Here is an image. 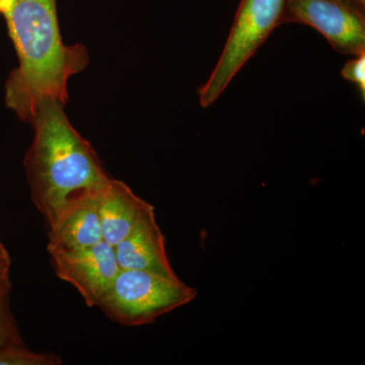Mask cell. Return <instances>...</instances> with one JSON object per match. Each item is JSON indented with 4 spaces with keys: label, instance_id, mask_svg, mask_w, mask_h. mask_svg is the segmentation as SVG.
Segmentation results:
<instances>
[{
    "label": "cell",
    "instance_id": "obj_12",
    "mask_svg": "<svg viewBox=\"0 0 365 365\" xmlns=\"http://www.w3.org/2000/svg\"><path fill=\"white\" fill-rule=\"evenodd\" d=\"M341 76L347 81L354 83L359 88L362 98H365V53L356 55L347 61L341 71Z\"/></svg>",
    "mask_w": 365,
    "mask_h": 365
},
{
    "label": "cell",
    "instance_id": "obj_5",
    "mask_svg": "<svg viewBox=\"0 0 365 365\" xmlns=\"http://www.w3.org/2000/svg\"><path fill=\"white\" fill-rule=\"evenodd\" d=\"M287 23L311 26L342 54L365 53V4L359 0H287Z\"/></svg>",
    "mask_w": 365,
    "mask_h": 365
},
{
    "label": "cell",
    "instance_id": "obj_13",
    "mask_svg": "<svg viewBox=\"0 0 365 365\" xmlns=\"http://www.w3.org/2000/svg\"><path fill=\"white\" fill-rule=\"evenodd\" d=\"M11 258L4 242L0 241V297L11 294Z\"/></svg>",
    "mask_w": 365,
    "mask_h": 365
},
{
    "label": "cell",
    "instance_id": "obj_14",
    "mask_svg": "<svg viewBox=\"0 0 365 365\" xmlns=\"http://www.w3.org/2000/svg\"><path fill=\"white\" fill-rule=\"evenodd\" d=\"M359 1L364 2V4H365V0H359Z\"/></svg>",
    "mask_w": 365,
    "mask_h": 365
},
{
    "label": "cell",
    "instance_id": "obj_10",
    "mask_svg": "<svg viewBox=\"0 0 365 365\" xmlns=\"http://www.w3.org/2000/svg\"><path fill=\"white\" fill-rule=\"evenodd\" d=\"M62 359L53 352H34L24 344L0 346V365H60Z\"/></svg>",
    "mask_w": 365,
    "mask_h": 365
},
{
    "label": "cell",
    "instance_id": "obj_11",
    "mask_svg": "<svg viewBox=\"0 0 365 365\" xmlns=\"http://www.w3.org/2000/svg\"><path fill=\"white\" fill-rule=\"evenodd\" d=\"M11 294L0 297V346L24 344L16 318L11 309Z\"/></svg>",
    "mask_w": 365,
    "mask_h": 365
},
{
    "label": "cell",
    "instance_id": "obj_7",
    "mask_svg": "<svg viewBox=\"0 0 365 365\" xmlns=\"http://www.w3.org/2000/svg\"><path fill=\"white\" fill-rule=\"evenodd\" d=\"M98 191L83 194L72 201L48 228L49 254L88 248L104 241L98 215Z\"/></svg>",
    "mask_w": 365,
    "mask_h": 365
},
{
    "label": "cell",
    "instance_id": "obj_2",
    "mask_svg": "<svg viewBox=\"0 0 365 365\" xmlns=\"http://www.w3.org/2000/svg\"><path fill=\"white\" fill-rule=\"evenodd\" d=\"M31 124L35 136L25 158L26 179L33 202L49 228L69 203L102 189L111 177L58 101H42Z\"/></svg>",
    "mask_w": 365,
    "mask_h": 365
},
{
    "label": "cell",
    "instance_id": "obj_9",
    "mask_svg": "<svg viewBox=\"0 0 365 365\" xmlns=\"http://www.w3.org/2000/svg\"><path fill=\"white\" fill-rule=\"evenodd\" d=\"M114 249L120 269L178 277L168 258L165 237L158 227L155 213L139 223Z\"/></svg>",
    "mask_w": 365,
    "mask_h": 365
},
{
    "label": "cell",
    "instance_id": "obj_3",
    "mask_svg": "<svg viewBox=\"0 0 365 365\" xmlns=\"http://www.w3.org/2000/svg\"><path fill=\"white\" fill-rule=\"evenodd\" d=\"M196 297L195 288L179 277L120 269L112 287L97 307L120 325L138 327L186 306Z\"/></svg>",
    "mask_w": 365,
    "mask_h": 365
},
{
    "label": "cell",
    "instance_id": "obj_1",
    "mask_svg": "<svg viewBox=\"0 0 365 365\" xmlns=\"http://www.w3.org/2000/svg\"><path fill=\"white\" fill-rule=\"evenodd\" d=\"M1 14L20 62L6 81V106L31 124L46 98L66 105L67 81L85 69L88 52L62 42L56 0H9Z\"/></svg>",
    "mask_w": 365,
    "mask_h": 365
},
{
    "label": "cell",
    "instance_id": "obj_6",
    "mask_svg": "<svg viewBox=\"0 0 365 365\" xmlns=\"http://www.w3.org/2000/svg\"><path fill=\"white\" fill-rule=\"evenodd\" d=\"M50 256L57 277L76 288L88 307L98 306L120 271L114 247L105 241Z\"/></svg>",
    "mask_w": 365,
    "mask_h": 365
},
{
    "label": "cell",
    "instance_id": "obj_4",
    "mask_svg": "<svg viewBox=\"0 0 365 365\" xmlns=\"http://www.w3.org/2000/svg\"><path fill=\"white\" fill-rule=\"evenodd\" d=\"M287 0H241L217 63L198 90L201 107L208 108L227 90L270 34L282 25Z\"/></svg>",
    "mask_w": 365,
    "mask_h": 365
},
{
    "label": "cell",
    "instance_id": "obj_8",
    "mask_svg": "<svg viewBox=\"0 0 365 365\" xmlns=\"http://www.w3.org/2000/svg\"><path fill=\"white\" fill-rule=\"evenodd\" d=\"M98 205L103 237L113 247L155 213V206L137 196L124 182L112 178L98 191Z\"/></svg>",
    "mask_w": 365,
    "mask_h": 365
}]
</instances>
